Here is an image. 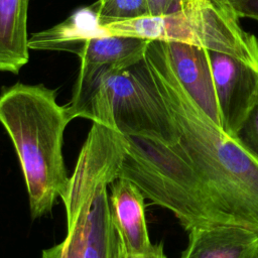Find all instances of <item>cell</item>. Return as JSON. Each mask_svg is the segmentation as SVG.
Wrapping results in <instances>:
<instances>
[{
  "label": "cell",
  "mask_w": 258,
  "mask_h": 258,
  "mask_svg": "<svg viewBox=\"0 0 258 258\" xmlns=\"http://www.w3.org/2000/svg\"><path fill=\"white\" fill-rule=\"evenodd\" d=\"M252 258H258V253H257V254H256V255H255V256H253V257H252Z\"/></svg>",
  "instance_id": "cell-18"
},
{
  "label": "cell",
  "mask_w": 258,
  "mask_h": 258,
  "mask_svg": "<svg viewBox=\"0 0 258 258\" xmlns=\"http://www.w3.org/2000/svg\"><path fill=\"white\" fill-rule=\"evenodd\" d=\"M162 42L179 83L205 114L222 129L209 50L178 42Z\"/></svg>",
  "instance_id": "cell-9"
},
{
  "label": "cell",
  "mask_w": 258,
  "mask_h": 258,
  "mask_svg": "<svg viewBox=\"0 0 258 258\" xmlns=\"http://www.w3.org/2000/svg\"><path fill=\"white\" fill-rule=\"evenodd\" d=\"M209 56L222 129L236 137L258 100V71L225 53L209 50Z\"/></svg>",
  "instance_id": "cell-6"
},
{
  "label": "cell",
  "mask_w": 258,
  "mask_h": 258,
  "mask_svg": "<svg viewBox=\"0 0 258 258\" xmlns=\"http://www.w3.org/2000/svg\"><path fill=\"white\" fill-rule=\"evenodd\" d=\"M144 59L171 114L170 144L124 136L117 173L145 199L171 212L185 231L232 225L258 233V158L226 134L179 83L162 41L150 40Z\"/></svg>",
  "instance_id": "cell-1"
},
{
  "label": "cell",
  "mask_w": 258,
  "mask_h": 258,
  "mask_svg": "<svg viewBox=\"0 0 258 258\" xmlns=\"http://www.w3.org/2000/svg\"><path fill=\"white\" fill-rule=\"evenodd\" d=\"M79 42L75 52L81 59L80 72L74 89L91 84L107 72L127 68L140 60L149 40L124 35L94 34L67 41Z\"/></svg>",
  "instance_id": "cell-7"
},
{
  "label": "cell",
  "mask_w": 258,
  "mask_h": 258,
  "mask_svg": "<svg viewBox=\"0 0 258 258\" xmlns=\"http://www.w3.org/2000/svg\"><path fill=\"white\" fill-rule=\"evenodd\" d=\"M122 258H167V257L164 253L162 244H153L152 249L145 254L135 255V256H123Z\"/></svg>",
  "instance_id": "cell-17"
},
{
  "label": "cell",
  "mask_w": 258,
  "mask_h": 258,
  "mask_svg": "<svg viewBox=\"0 0 258 258\" xmlns=\"http://www.w3.org/2000/svg\"><path fill=\"white\" fill-rule=\"evenodd\" d=\"M106 35H124L178 42L231 55L258 71V39L239 23L229 2L181 0L178 9L159 16L100 27Z\"/></svg>",
  "instance_id": "cell-4"
},
{
  "label": "cell",
  "mask_w": 258,
  "mask_h": 258,
  "mask_svg": "<svg viewBox=\"0 0 258 258\" xmlns=\"http://www.w3.org/2000/svg\"><path fill=\"white\" fill-rule=\"evenodd\" d=\"M71 121L55 90L43 85L17 83L0 94V123L15 148L32 219L50 213L67 190L62 145Z\"/></svg>",
  "instance_id": "cell-2"
},
{
  "label": "cell",
  "mask_w": 258,
  "mask_h": 258,
  "mask_svg": "<svg viewBox=\"0 0 258 258\" xmlns=\"http://www.w3.org/2000/svg\"><path fill=\"white\" fill-rule=\"evenodd\" d=\"M70 118H85L123 136L170 144L176 133L171 114L144 59L105 73L74 89L66 105Z\"/></svg>",
  "instance_id": "cell-3"
},
{
  "label": "cell",
  "mask_w": 258,
  "mask_h": 258,
  "mask_svg": "<svg viewBox=\"0 0 258 258\" xmlns=\"http://www.w3.org/2000/svg\"><path fill=\"white\" fill-rule=\"evenodd\" d=\"M89 10L97 27L149 16L147 0H98Z\"/></svg>",
  "instance_id": "cell-12"
},
{
  "label": "cell",
  "mask_w": 258,
  "mask_h": 258,
  "mask_svg": "<svg viewBox=\"0 0 258 258\" xmlns=\"http://www.w3.org/2000/svg\"><path fill=\"white\" fill-rule=\"evenodd\" d=\"M149 16H159L170 13L180 6L181 0H147Z\"/></svg>",
  "instance_id": "cell-16"
},
{
  "label": "cell",
  "mask_w": 258,
  "mask_h": 258,
  "mask_svg": "<svg viewBox=\"0 0 258 258\" xmlns=\"http://www.w3.org/2000/svg\"><path fill=\"white\" fill-rule=\"evenodd\" d=\"M236 138L258 158V100L245 118Z\"/></svg>",
  "instance_id": "cell-14"
},
{
  "label": "cell",
  "mask_w": 258,
  "mask_h": 258,
  "mask_svg": "<svg viewBox=\"0 0 258 258\" xmlns=\"http://www.w3.org/2000/svg\"><path fill=\"white\" fill-rule=\"evenodd\" d=\"M121 154L110 146L81 149L61 197L64 209L82 215V258H122L120 240L111 218L109 185L117 178Z\"/></svg>",
  "instance_id": "cell-5"
},
{
  "label": "cell",
  "mask_w": 258,
  "mask_h": 258,
  "mask_svg": "<svg viewBox=\"0 0 258 258\" xmlns=\"http://www.w3.org/2000/svg\"><path fill=\"white\" fill-rule=\"evenodd\" d=\"M258 253V233L241 226L216 225L188 231L179 258H252Z\"/></svg>",
  "instance_id": "cell-10"
},
{
  "label": "cell",
  "mask_w": 258,
  "mask_h": 258,
  "mask_svg": "<svg viewBox=\"0 0 258 258\" xmlns=\"http://www.w3.org/2000/svg\"><path fill=\"white\" fill-rule=\"evenodd\" d=\"M223 1H226V2H229V3H230V1H231V0H223Z\"/></svg>",
  "instance_id": "cell-19"
},
{
  "label": "cell",
  "mask_w": 258,
  "mask_h": 258,
  "mask_svg": "<svg viewBox=\"0 0 258 258\" xmlns=\"http://www.w3.org/2000/svg\"><path fill=\"white\" fill-rule=\"evenodd\" d=\"M109 205L113 225L118 234L123 256H135L149 252L150 241L144 196L130 180L122 177L109 185Z\"/></svg>",
  "instance_id": "cell-8"
},
{
  "label": "cell",
  "mask_w": 258,
  "mask_h": 258,
  "mask_svg": "<svg viewBox=\"0 0 258 258\" xmlns=\"http://www.w3.org/2000/svg\"><path fill=\"white\" fill-rule=\"evenodd\" d=\"M230 4L239 18H250L258 21V0H231Z\"/></svg>",
  "instance_id": "cell-15"
},
{
  "label": "cell",
  "mask_w": 258,
  "mask_h": 258,
  "mask_svg": "<svg viewBox=\"0 0 258 258\" xmlns=\"http://www.w3.org/2000/svg\"><path fill=\"white\" fill-rule=\"evenodd\" d=\"M29 0H0V71L17 74L29 58Z\"/></svg>",
  "instance_id": "cell-11"
},
{
  "label": "cell",
  "mask_w": 258,
  "mask_h": 258,
  "mask_svg": "<svg viewBox=\"0 0 258 258\" xmlns=\"http://www.w3.org/2000/svg\"><path fill=\"white\" fill-rule=\"evenodd\" d=\"M82 225L67 226V236L62 242L42 251L41 258H82Z\"/></svg>",
  "instance_id": "cell-13"
}]
</instances>
